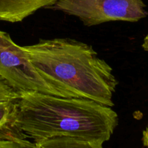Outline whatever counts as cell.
I'll return each mask as SVG.
<instances>
[{"label": "cell", "instance_id": "1", "mask_svg": "<svg viewBox=\"0 0 148 148\" xmlns=\"http://www.w3.org/2000/svg\"><path fill=\"white\" fill-rule=\"evenodd\" d=\"M14 124L34 143L69 137L103 144L118 126L119 116L111 107L90 100L22 91Z\"/></svg>", "mask_w": 148, "mask_h": 148}, {"label": "cell", "instance_id": "2", "mask_svg": "<svg viewBox=\"0 0 148 148\" xmlns=\"http://www.w3.org/2000/svg\"><path fill=\"white\" fill-rule=\"evenodd\" d=\"M41 77L64 98L90 100L108 107L119 82L92 46L75 39H41L25 46Z\"/></svg>", "mask_w": 148, "mask_h": 148}, {"label": "cell", "instance_id": "3", "mask_svg": "<svg viewBox=\"0 0 148 148\" xmlns=\"http://www.w3.org/2000/svg\"><path fill=\"white\" fill-rule=\"evenodd\" d=\"M143 0H58L49 9L79 18L85 25L112 21L135 23L148 15Z\"/></svg>", "mask_w": 148, "mask_h": 148}, {"label": "cell", "instance_id": "4", "mask_svg": "<svg viewBox=\"0 0 148 148\" xmlns=\"http://www.w3.org/2000/svg\"><path fill=\"white\" fill-rule=\"evenodd\" d=\"M0 77L18 92L33 91L63 97L41 77L24 46L0 30Z\"/></svg>", "mask_w": 148, "mask_h": 148}, {"label": "cell", "instance_id": "5", "mask_svg": "<svg viewBox=\"0 0 148 148\" xmlns=\"http://www.w3.org/2000/svg\"><path fill=\"white\" fill-rule=\"evenodd\" d=\"M19 92L0 77V138H27L14 126Z\"/></svg>", "mask_w": 148, "mask_h": 148}, {"label": "cell", "instance_id": "6", "mask_svg": "<svg viewBox=\"0 0 148 148\" xmlns=\"http://www.w3.org/2000/svg\"><path fill=\"white\" fill-rule=\"evenodd\" d=\"M58 0H0V20L22 22L42 8H50Z\"/></svg>", "mask_w": 148, "mask_h": 148}, {"label": "cell", "instance_id": "7", "mask_svg": "<svg viewBox=\"0 0 148 148\" xmlns=\"http://www.w3.org/2000/svg\"><path fill=\"white\" fill-rule=\"evenodd\" d=\"M35 148H103L102 143L69 137H55L36 142Z\"/></svg>", "mask_w": 148, "mask_h": 148}, {"label": "cell", "instance_id": "8", "mask_svg": "<svg viewBox=\"0 0 148 148\" xmlns=\"http://www.w3.org/2000/svg\"><path fill=\"white\" fill-rule=\"evenodd\" d=\"M0 148H35L27 138H0Z\"/></svg>", "mask_w": 148, "mask_h": 148}, {"label": "cell", "instance_id": "9", "mask_svg": "<svg viewBox=\"0 0 148 148\" xmlns=\"http://www.w3.org/2000/svg\"><path fill=\"white\" fill-rule=\"evenodd\" d=\"M143 143L145 147L148 148V124L143 133Z\"/></svg>", "mask_w": 148, "mask_h": 148}, {"label": "cell", "instance_id": "10", "mask_svg": "<svg viewBox=\"0 0 148 148\" xmlns=\"http://www.w3.org/2000/svg\"><path fill=\"white\" fill-rule=\"evenodd\" d=\"M143 48L145 51H148V34L144 38V41L143 43Z\"/></svg>", "mask_w": 148, "mask_h": 148}]
</instances>
